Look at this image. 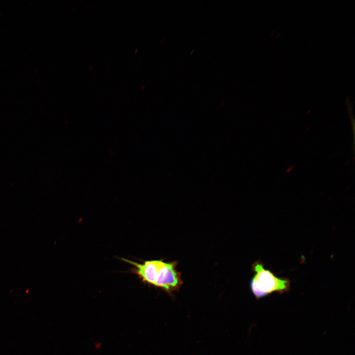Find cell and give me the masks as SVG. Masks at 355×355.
Masks as SVG:
<instances>
[{"label":"cell","instance_id":"cell-3","mask_svg":"<svg viewBox=\"0 0 355 355\" xmlns=\"http://www.w3.org/2000/svg\"><path fill=\"white\" fill-rule=\"evenodd\" d=\"M121 259L133 266L130 270L131 273L137 275L143 283L155 285L161 259L146 260L142 263L124 258Z\"/></svg>","mask_w":355,"mask_h":355},{"label":"cell","instance_id":"cell-2","mask_svg":"<svg viewBox=\"0 0 355 355\" xmlns=\"http://www.w3.org/2000/svg\"><path fill=\"white\" fill-rule=\"evenodd\" d=\"M177 264V261L166 262L161 259L154 286L162 289L169 294L178 290L183 282L181 273L176 268Z\"/></svg>","mask_w":355,"mask_h":355},{"label":"cell","instance_id":"cell-1","mask_svg":"<svg viewBox=\"0 0 355 355\" xmlns=\"http://www.w3.org/2000/svg\"><path fill=\"white\" fill-rule=\"evenodd\" d=\"M251 268L254 275L250 280L249 286L257 299L273 293L283 294L289 291L290 281L287 278L277 277L272 271L266 269L262 262L255 261Z\"/></svg>","mask_w":355,"mask_h":355}]
</instances>
